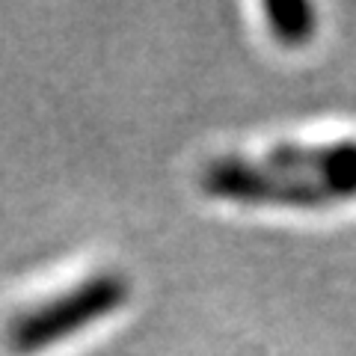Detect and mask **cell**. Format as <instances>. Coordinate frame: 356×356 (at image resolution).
I'll return each instance as SVG.
<instances>
[{"mask_svg":"<svg viewBox=\"0 0 356 356\" xmlns=\"http://www.w3.org/2000/svg\"><path fill=\"white\" fill-rule=\"evenodd\" d=\"M131 285L122 273L98 270L86 280L74 282L72 288L54 294L42 303L30 306L27 312L9 324V348L18 356H33L48 348L74 339L77 332L110 318L128 303Z\"/></svg>","mask_w":356,"mask_h":356,"instance_id":"cell-2","label":"cell"},{"mask_svg":"<svg viewBox=\"0 0 356 356\" xmlns=\"http://www.w3.org/2000/svg\"><path fill=\"white\" fill-rule=\"evenodd\" d=\"M202 191L241 205L321 208L356 196V140L282 143L261 158H217Z\"/></svg>","mask_w":356,"mask_h":356,"instance_id":"cell-1","label":"cell"},{"mask_svg":"<svg viewBox=\"0 0 356 356\" xmlns=\"http://www.w3.org/2000/svg\"><path fill=\"white\" fill-rule=\"evenodd\" d=\"M267 24L276 33L280 42L300 44L315 33V6L300 3V0H276V3H264Z\"/></svg>","mask_w":356,"mask_h":356,"instance_id":"cell-3","label":"cell"}]
</instances>
